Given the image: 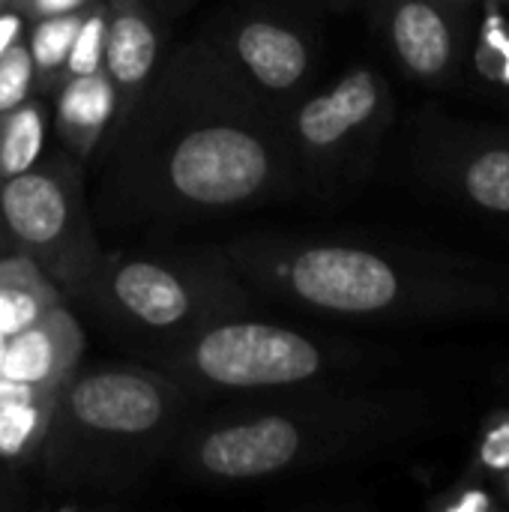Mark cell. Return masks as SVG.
I'll use <instances>...</instances> for the list:
<instances>
[{
	"label": "cell",
	"instance_id": "1",
	"mask_svg": "<svg viewBox=\"0 0 509 512\" xmlns=\"http://www.w3.org/2000/svg\"><path fill=\"white\" fill-rule=\"evenodd\" d=\"M423 177L459 204L509 216V126L438 117L420 135Z\"/></svg>",
	"mask_w": 509,
	"mask_h": 512
},
{
	"label": "cell",
	"instance_id": "2",
	"mask_svg": "<svg viewBox=\"0 0 509 512\" xmlns=\"http://www.w3.org/2000/svg\"><path fill=\"white\" fill-rule=\"evenodd\" d=\"M195 366L225 387H285L321 372V348L270 324H225L195 348Z\"/></svg>",
	"mask_w": 509,
	"mask_h": 512
},
{
	"label": "cell",
	"instance_id": "3",
	"mask_svg": "<svg viewBox=\"0 0 509 512\" xmlns=\"http://www.w3.org/2000/svg\"><path fill=\"white\" fill-rule=\"evenodd\" d=\"M471 12L459 0H381V24L396 63L435 90L462 81L471 57Z\"/></svg>",
	"mask_w": 509,
	"mask_h": 512
},
{
	"label": "cell",
	"instance_id": "4",
	"mask_svg": "<svg viewBox=\"0 0 509 512\" xmlns=\"http://www.w3.org/2000/svg\"><path fill=\"white\" fill-rule=\"evenodd\" d=\"M267 150L234 126H207L186 135L171 156V183L192 201L231 204L267 180Z\"/></svg>",
	"mask_w": 509,
	"mask_h": 512
},
{
	"label": "cell",
	"instance_id": "5",
	"mask_svg": "<svg viewBox=\"0 0 509 512\" xmlns=\"http://www.w3.org/2000/svg\"><path fill=\"white\" fill-rule=\"evenodd\" d=\"M390 117V90L369 66L351 69L330 90L300 108L297 129L312 150H339L354 138H372Z\"/></svg>",
	"mask_w": 509,
	"mask_h": 512
},
{
	"label": "cell",
	"instance_id": "6",
	"mask_svg": "<svg viewBox=\"0 0 509 512\" xmlns=\"http://www.w3.org/2000/svg\"><path fill=\"white\" fill-rule=\"evenodd\" d=\"M72 414L99 432L141 435L165 414L162 390L132 372H102L81 378L69 393Z\"/></svg>",
	"mask_w": 509,
	"mask_h": 512
},
{
	"label": "cell",
	"instance_id": "7",
	"mask_svg": "<svg viewBox=\"0 0 509 512\" xmlns=\"http://www.w3.org/2000/svg\"><path fill=\"white\" fill-rule=\"evenodd\" d=\"M300 429L285 417H264L213 432L201 447V465L228 480H252L288 468L300 453Z\"/></svg>",
	"mask_w": 509,
	"mask_h": 512
},
{
	"label": "cell",
	"instance_id": "8",
	"mask_svg": "<svg viewBox=\"0 0 509 512\" xmlns=\"http://www.w3.org/2000/svg\"><path fill=\"white\" fill-rule=\"evenodd\" d=\"M81 345H84V336L78 324L60 306H54L42 318H36L30 327L6 339L0 372L12 381L54 393L57 384L75 366Z\"/></svg>",
	"mask_w": 509,
	"mask_h": 512
},
{
	"label": "cell",
	"instance_id": "9",
	"mask_svg": "<svg viewBox=\"0 0 509 512\" xmlns=\"http://www.w3.org/2000/svg\"><path fill=\"white\" fill-rule=\"evenodd\" d=\"M237 51L249 72L273 90L294 87L306 69H309V48L306 42L279 24L270 21H252L237 36Z\"/></svg>",
	"mask_w": 509,
	"mask_h": 512
},
{
	"label": "cell",
	"instance_id": "10",
	"mask_svg": "<svg viewBox=\"0 0 509 512\" xmlns=\"http://www.w3.org/2000/svg\"><path fill=\"white\" fill-rule=\"evenodd\" d=\"M0 204L9 228L33 246L51 243L66 225V198L60 186L42 174H15L3 186Z\"/></svg>",
	"mask_w": 509,
	"mask_h": 512
},
{
	"label": "cell",
	"instance_id": "11",
	"mask_svg": "<svg viewBox=\"0 0 509 512\" xmlns=\"http://www.w3.org/2000/svg\"><path fill=\"white\" fill-rule=\"evenodd\" d=\"M117 300L144 324L171 327L189 312V294L180 279L156 264H126L114 276Z\"/></svg>",
	"mask_w": 509,
	"mask_h": 512
},
{
	"label": "cell",
	"instance_id": "12",
	"mask_svg": "<svg viewBox=\"0 0 509 512\" xmlns=\"http://www.w3.org/2000/svg\"><path fill=\"white\" fill-rule=\"evenodd\" d=\"M54 306L57 294L30 261L15 258L0 264V333L6 339L30 327Z\"/></svg>",
	"mask_w": 509,
	"mask_h": 512
},
{
	"label": "cell",
	"instance_id": "13",
	"mask_svg": "<svg viewBox=\"0 0 509 512\" xmlns=\"http://www.w3.org/2000/svg\"><path fill=\"white\" fill-rule=\"evenodd\" d=\"M108 72L120 84H138L147 78L156 60V33L138 15H120L105 30V51H102Z\"/></svg>",
	"mask_w": 509,
	"mask_h": 512
},
{
	"label": "cell",
	"instance_id": "14",
	"mask_svg": "<svg viewBox=\"0 0 509 512\" xmlns=\"http://www.w3.org/2000/svg\"><path fill=\"white\" fill-rule=\"evenodd\" d=\"M114 108V90L96 75H78L60 99V117L75 132H99Z\"/></svg>",
	"mask_w": 509,
	"mask_h": 512
},
{
	"label": "cell",
	"instance_id": "15",
	"mask_svg": "<svg viewBox=\"0 0 509 512\" xmlns=\"http://www.w3.org/2000/svg\"><path fill=\"white\" fill-rule=\"evenodd\" d=\"M465 474H474L486 483H495L509 474V405L483 417Z\"/></svg>",
	"mask_w": 509,
	"mask_h": 512
},
{
	"label": "cell",
	"instance_id": "16",
	"mask_svg": "<svg viewBox=\"0 0 509 512\" xmlns=\"http://www.w3.org/2000/svg\"><path fill=\"white\" fill-rule=\"evenodd\" d=\"M42 114L39 108H21L9 117L6 135L0 144V171L6 177H15L21 171H30V165L39 159L42 150Z\"/></svg>",
	"mask_w": 509,
	"mask_h": 512
},
{
	"label": "cell",
	"instance_id": "17",
	"mask_svg": "<svg viewBox=\"0 0 509 512\" xmlns=\"http://www.w3.org/2000/svg\"><path fill=\"white\" fill-rule=\"evenodd\" d=\"M51 417V396L18 402L9 408H0V456H21L45 429Z\"/></svg>",
	"mask_w": 509,
	"mask_h": 512
},
{
	"label": "cell",
	"instance_id": "18",
	"mask_svg": "<svg viewBox=\"0 0 509 512\" xmlns=\"http://www.w3.org/2000/svg\"><path fill=\"white\" fill-rule=\"evenodd\" d=\"M429 507L438 512H495L501 510V498L495 492V483L462 471L450 489L429 501Z\"/></svg>",
	"mask_w": 509,
	"mask_h": 512
},
{
	"label": "cell",
	"instance_id": "19",
	"mask_svg": "<svg viewBox=\"0 0 509 512\" xmlns=\"http://www.w3.org/2000/svg\"><path fill=\"white\" fill-rule=\"evenodd\" d=\"M78 24L81 21L72 18V15H57V18L39 24L36 33H33V42H30V57L42 69H51V66L63 63L66 54H69V45H72V39L78 33Z\"/></svg>",
	"mask_w": 509,
	"mask_h": 512
},
{
	"label": "cell",
	"instance_id": "20",
	"mask_svg": "<svg viewBox=\"0 0 509 512\" xmlns=\"http://www.w3.org/2000/svg\"><path fill=\"white\" fill-rule=\"evenodd\" d=\"M105 18L102 15H90L87 21L78 24V33L69 45V54H66V63H69V72L72 75H93L99 60H102V51H105Z\"/></svg>",
	"mask_w": 509,
	"mask_h": 512
},
{
	"label": "cell",
	"instance_id": "21",
	"mask_svg": "<svg viewBox=\"0 0 509 512\" xmlns=\"http://www.w3.org/2000/svg\"><path fill=\"white\" fill-rule=\"evenodd\" d=\"M33 57L24 48H6L0 54V111H12L27 96Z\"/></svg>",
	"mask_w": 509,
	"mask_h": 512
},
{
	"label": "cell",
	"instance_id": "22",
	"mask_svg": "<svg viewBox=\"0 0 509 512\" xmlns=\"http://www.w3.org/2000/svg\"><path fill=\"white\" fill-rule=\"evenodd\" d=\"M51 396V390H39V387H30V384H21V381H12L0 372V408H9V405H18V402H33V399H45Z\"/></svg>",
	"mask_w": 509,
	"mask_h": 512
},
{
	"label": "cell",
	"instance_id": "23",
	"mask_svg": "<svg viewBox=\"0 0 509 512\" xmlns=\"http://www.w3.org/2000/svg\"><path fill=\"white\" fill-rule=\"evenodd\" d=\"M18 30H21V21H18V15H0V54L15 42V36H18Z\"/></svg>",
	"mask_w": 509,
	"mask_h": 512
},
{
	"label": "cell",
	"instance_id": "24",
	"mask_svg": "<svg viewBox=\"0 0 509 512\" xmlns=\"http://www.w3.org/2000/svg\"><path fill=\"white\" fill-rule=\"evenodd\" d=\"M81 0H36V6L42 9V12H51V15H60V12H66V9H72V6H78Z\"/></svg>",
	"mask_w": 509,
	"mask_h": 512
},
{
	"label": "cell",
	"instance_id": "25",
	"mask_svg": "<svg viewBox=\"0 0 509 512\" xmlns=\"http://www.w3.org/2000/svg\"><path fill=\"white\" fill-rule=\"evenodd\" d=\"M495 492H498V498H501V507H507L509 510V474H504L501 480H495Z\"/></svg>",
	"mask_w": 509,
	"mask_h": 512
},
{
	"label": "cell",
	"instance_id": "26",
	"mask_svg": "<svg viewBox=\"0 0 509 512\" xmlns=\"http://www.w3.org/2000/svg\"><path fill=\"white\" fill-rule=\"evenodd\" d=\"M3 354H6V336L0 333V366H3Z\"/></svg>",
	"mask_w": 509,
	"mask_h": 512
},
{
	"label": "cell",
	"instance_id": "27",
	"mask_svg": "<svg viewBox=\"0 0 509 512\" xmlns=\"http://www.w3.org/2000/svg\"><path fill=\"white\" fill-rule=\"evenodd\" d=\"M501 387H504V390H507V393H509V369H507V372H504V375H501Z\"/></svg>",
	"mask_w": 509,
	"mask_h": 512
},
{
	"label": "cell",
	"instance_id": "28",
	"mask_svg": "<svg viewBox=\"0 0 509 512\" xmlns=\"http://www.w3.org/2000/svg\"><path fill=\"white\" fill-rule=\"evenodd\" d=\"M459 3H462V6H471V9H474V6H477L480 0H459Z\"/></svg>",
	"mask_w": 509,
	"mask_h": 512
},
{
	"label": "cell",
	"instance_id": "29",
	"mask_svg": "<svg viewBox=\"0 0 509 512\" xmlns=\"http://www.w3.org/2000/svg\"><path fill=\"white\" fill-rule=\"evenodd\" d=\"M492 3H501V6H509V0H492Z\"/></svg>",
	"mask_w": 509,
	"mask_h": 512
},
{
	"label": "cell",
	"instance_id": "30",
	"mask_svg": "<svg viewBox=\"0 0 509 512\" xmlns=\"http://www.w3.org/2000/svg\"><path fill=\"white\" fill-rule=\"evenodd\" d=\"M504 102H507V108H509V96H507V99H504Z\"/></svg>",
	"mask_w": 509,
	"mask_h": 512
}]
</instances>
